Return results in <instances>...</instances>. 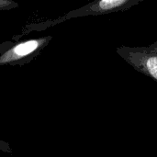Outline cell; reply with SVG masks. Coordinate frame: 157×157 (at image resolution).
Here are the masks:
<instances>
[{
    "label": "cell",
    "instance_id": "2",
    "mask_svg": "<svg viewBox=\"0 0 157 157\" xmlns=\"http://www.w3.org/2000/svg\"><path fill=\"white\" fill-rule=\"evenodd\" d=\"M52 35L0 43V65H23L35 59L51 42Z\"/></svg>",
    "mask_w": 157,
    "mask_h": 157
},
{
    "label": "cell",
    "instance_id": "3",
    "mask_svg": "<svg viewBox=\"0 0 157 157\" xmlns=\"http://www.w3.org/2000/svg\"><path fill=\"white\" fill-rule=\"evenodd\" d=\"M116 52L135 70L157 82V41L147 46H120Z\"/></svg>",
    "mask_w": 157,
    "mask_h": 157
},
{
    "label": "cell",
    "instance_id": "5",
    "mask_svg": "<svg viewBox=\"0 0 157 157\" xmlns=\"http://www.w3.org/2000/svg\"><path fill=\"white\" fill-rule=\"evenodd\" d=\"M88 1H89V2H90V1H92V0H88Z\"/></svg>",
    "mask_w": 157,
    "mask_h": 157
},
{
    "label": "cell",
    "instance_id": "4",
    "mask_svg": "<svg viewBox=\"0 0 157 157\" xmlns=\"http://www.w3.org/2000/svg\"><path fill=\"white\" fill-rule=\"evenodd\" d=\"M18 6V3L14 0H0V11H8L17 8Z\"/></svg>",
    "mask_w": 157,
    "mask_h": 157
},
{
    "label": "cell",
    "instance_id": "1",
    "mask_svg": "<svg viewBox=\"0 0 157 157\" xmlns=\"http://www.w3.org/2000/svg\"><path fill=\"white\" fill-rule=\"evenodd\" d=\"M144 0H92L88 4L73 9L64 15L59 17L55 19H49L40 22H31L26 24L23 27V29L20 34L14 35L12 37V40L17 41L21 40V38L29 35L31 32H39L43 31L47 29L52 28L60 23L65 22L71 18L82 17L87 16H100L107 15L115 12L128 10Z\"/></svg>",
    "mask_w": 157,
    "mask_h": 157
}]
</instances>
